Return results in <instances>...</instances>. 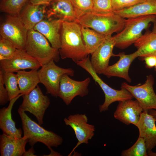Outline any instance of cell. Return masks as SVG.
Instances as JSON below:
<instances>
[{"mask_svg": "<svg viewBox=\"0 0 156 156\" xmlns=\"http://www.w3.org/2000/svg\"><path fill=\"white\" fill-rule=\"evenodd\" d=\"M126 21V19L114 12L101 14L91 12L81 17L77 22L82 26L107 36L121 31L125 27Z\"/></svg>", "mask_w": 156, "mask_h": 156, "instance_id": "cell-2", "label": "cell"}, {"mask_svg": "<svg viewBox=\"0 0 156 156\" xmlns=\"http://www.w3.org/2000/svg\"><path fill=\"white\" fill-rule=\"evenodd\" d=\"M120 57L118 61L114 64L109 66L103 74L108 78L116 77L123 78L130 83L131 79L129 75L128 71L132 62L138 57L136 51L128 55L124 53H120L115 55Z\"/></svg>", "mask_w": 156, "mask_h": 156, "instance_id": "cell-19", "label": "cell"}, {"mask_svg": "<svg viewBox=\"0 0 156 156\" xmlns=\"http://www.w3.org/2000/svg\"><path fill=\"white\" fill-rule=\"evenodd\" d=\"M22 95L19 94L10 101L7 107L0 109V128L3 133L12 138L19 139L22 138V131L21 129H17L15 122L12 119V110L13 106L18 99Z\"/></svg>", "mask_w": 156, "mask_h": 156, "instance_id": "cell-21", "label": "cell"}, {"mask_svg": "<svg viewBox=\"0 0 156 156\" xmlns=\"http://www.w3.org/2000/svg\"><path fill=\"white\" fill-rule=\"evenodd\" d=\"M28 0H1L0 10L8 14L18 15Z\"/></svg>", "mask_w": 156, "mask_h": 156, "instance_id": "cell-28", "label": "cell"}, {"mask_svg": "<svg viewBox=\"0 0 156 156\" xmlns=\"http://www.w3.org/2000/svg\"><path fill=\"white\" fill-rule=\"evenodd\" d=\"M154 79L152 75L146 76L145 82L139 86H133L122 83V87L128 90L142 107L143 111L156 109V94L153 88Z\"/></svg>", "mask_w": 156, "mask_h": 156, "instance_id": "cell-10", "label": "cell"}, {"mask_svg": "<svg viewBox=\"0 0 156 156\" xmlns=\"http://www.w3.org/2000/svg\"><path fill=\"white\" fill-rule=\"evenodd\" d=\"M155 70H156V66H155Z\"/></svg>", "mask_w": 156, "mask_h": 156, "instance_id": "cell-41", "label": "cell"}, {"mask_svg": "<svg viewBox=\"0 0 156 156\" xmlns=\"http://www.w3.org/2000/svg\"><path fill=\"white\" fill-rule=\"evenodd\" d=\"M138 57L144 58L149 56H156V34L148 31L134 43Z\"/></svg>", "mask_w": 156, "mask_h": 156, "instance_id": "cell-25", "label": "cell"}, {"mask_svg": "<svg viewBox=\"0 0 156 156\" xmlns=\"http://www.w3.org/2000/svg\"><path fill=\"white\" fill-rule=\"evenodd\" d=\"M114 12L123 18L127 19L150 15H156V0H146L133 6Z\"/></svg>", "mask_w": 156, "mask_h": 156, "instance_id": "cell-23", "label": "cell"}, {"mask_svg": "<svg viewBox=\"0 0 156 156\" xmlns=\"http://www.w3.org/2000/svg\"><path fill=\"white\" fill-rule=\"evenodd\" d=\"M81 32L86 51L89 55L93 53L107 36L91 29L81 26Z\"/></svg>", "mask_w": 156, "mask_h": 156, "instance_id": "cell-26", "label": "cell"}, {"mask_svg": "<svg viewBox=\"0 0 156 156\" xmlns=\"http://www.w3.org/2000/svg\"><path fill=\"white\" fill-rule=\"evenodd\" d=\"M92 12L98 14H108L114 12L112 0H93Z\"/></svg>", "mask_w": 156, "mask_h": 156, "instance_id": "cell-32", "label": "cell"}, {"mask_svg": "<svg viewBox=\"0 0 156 156\" xmlns=\"http://www.w3.org/2000/svg\"><path fill=\"white\" fill-rule=\"evenodd\" d=\"M3 73L0 70V105H3L9 101L7 90L3 80Z\"/></svg>", "mask_w": 156, "mask_h": 156, "instance_id": "cell-34", "label": "cell"}, {"mask_svg": "<svg viewBox=\"0 0 156 156\" xmlns=\"http://www.w3.org/2000/svg\"><path fill=\"white\" fill-rule=\"evenodd\" d=\"M76 63L85 70L91 75L104 93L105 100L103 104L100 105L99 107L100 112L108 110L110 105L114 102L123 101L132 99L134 98L131 94L125 88L121 87L120 90H115L105 83L93 68L90 63L89 55L85 59L77 62Z\"/></svg>", "mask_w": 156, "mask_h": 156, "instance_id": "cell-6", "label": "cell"}, {"mask_svg": "<svg viewBox=\"0 0 156 156\" xmlns=\"http://www.w3.org/2000/svg\"><path fill=\"white\" fill-rule=\"evenodd\" d=\"M28 138L24 136L16 139L3 133L0 135V153L1 156H23L26 150Z\"/></svg>", "mask_w": 156, "mask_h": 156, "instance_id": "cell-22", "label": "cell"}, {"mask_svg": "<svg viewBox=\"0 0 156 156\" xmlns=\"http://www.w3.org/2000/svg\"><path fill=\"white\" fill-rule=\"evenodd\" d=\"M146 66L149 68L155 67L156 65V56H149L144 58Z\"/></svg>", "mask_w": 156, "mask_h": 156, "instance_id": "cell-35", "label": "cell"}, {"mask_svg": "<svg viewBox=\"0 0 156 156\" xmlns=\"http://www.w3.org/2000/svg\"><path fill=\"white\" fill-rule=\"evenodd\" d=\"M77 19L91 12L93 0H70Z\"/></svg>", "mask_w": 156, "mask_h": 156, "instance_id": "cell-30", "label": "cell"}, {"mask_svg": "<svg viewBox=\"0 0 156 156\" xmlns=\"http://www.w3.org/2000/svg\"><path fill=\"white\" fill-rule=\"evenodd\" d=\"M66 125L70 126L74 130L78 142L68 156L70 155L80 145L88 144V140L94 135L95 127L88 123V118L85 114H77L69 116L64 119Z\"/></svg>", "mask_w": 156, "mask_h": 156, "instance_id": "cell-12", "label": "cell"}, {"mask_svg": "<svg viewBox=\"0 0 156 156\" xmlns=\"http://www.w3.org/2000/svg\"><path fill=\"white\" fill-rule=\"evenodd\" d=\"M28 32L18 15L8 14L0 24V36L9 40L18 49L25 50Z\"/></svg>", "mask_w": 156, "mask_h": 156, "instance_id": "cell-8", "label": "cell"}, {"mask_svg": "<svg viewBox=\"0 0 156 156\" xmlns=\"http://www.w3.org/2000/svg\"><path fill=\"white\" fill-rule=\"evenodd\" d=\"M53 0H28V3L34 5L47 6Z\"/></svg>", "mask_w": 156, "mask_h": 156, "instance_id": "cell-36", "label": "cell"}, {"mask_svg": "<svg viewBox=\"0 0 156 156\" xmlns=\"http://www.w3.org/2000/svg\"><path fill=\"white\" fill-rule=\"evenodd\" d=\"M22 96L23 101L19 108L32 114L36 117L38 123L42 125L45 112L50 103L49 98L43 94L38 85L29 94Z\"/></svg>", "mask_w": 156, "mask_h": 156, "instance_id": "cell-9", "label": "cell"}, {"mask_svg": "<svg viewBox=\"0 0 156 156\" xmlns=\"http://www.w3.org/2000/svg\"><path fill=\"white\" fill-rule=\"evenodd\" d=\"M53 60L42 65L38 70L40 83L45 87L47 93L58 96L60 83L64 74L73 76L74 71L71 68H63L56 65Z\"/></svg>", "mask_w": 156, "mask_h": 156, "instance_id": "cell-7", "label": "cell"}, {"mask_svg": "<svg viewBox=\"0 0 156 156\" xmlns=\"http://www.w3.org/2000/svg\"><path fill=\"white\" fill-rule=\"evenodd\" d=\"M17 49L10 41L0 36V60L11 57L14 54Z\"/></svg>", "mask_w": 156, "mask_h": 156, "instance_id": "cell-31", "label": "cell"}, {"mask_svg": "<svg viewBox=\"0 0 156 156\" xmlns=\"http://www.w3.org/2000/svg\"><path fill=\"white\" fill-rule=\"evenodd\" d=\"M16 73L18 87L22 95L29 94L40 83L38 70L28 71L21 70Z\"/></svg>", "mask_w": 156, "mask_h": 156, "instance_id": "cell-24", "label": "cell"}, {"mask_svg": "<svg viewBox=\"0 0 156 156\" xmlns=\"http://www.w3.org/2000/svg\"><path fill=\"white\" fill-rule=\"evenodd\" d=\"M154 26L152 30V32L156 34V19L154 23Z\"/></svg>", "mask_w": 156, "mask_h": 156, "instance_id": "cell-40", "label": "cell"}, {"mask_svg": "<svg viewBox=\"0 0 156 156\" xmlns=\"http://www.w3.org/2000/svg\"><path fill=\"white\" fill-rule=\"evenodd\" d=\"M3 77L10 101L21 94L18 83L17 75L14 73L5 72L3 73Z\"/></svg>", "mask_w": 156, "mask_h": 156, "instance_id": "cell-27", "label": "cell"}, {"mask_svg": "<svg viewBox=\"0 0 156 156\" xmlns=\"http://www.w3.org/2000/svg\"><path fill=\"white\" fill-rule=\"evenodd\" d=\"M18 112L21 118L23 132V136L27 137L31 146L38 142H40L49 148L57 147L62 143L63 139L60 136L48 131L31 119L25 112L19 108Z\"/></svg>", "mask_w": 156, "mask_h": 156, "instance_id": "cell-3", "label": "cell"}, {"mask_svg": "<svg viewBox=\"0 0 156 156\" xmlns=\"http://www.w3.org/2000/svg\"><path fill=\"white\" fill-rule=\"evenodd\" d=\"M68 76L65 74L62 76L58 95L66 105H69L77 96L83 97L88 95V87L90 81L89 77L83 81H77Z\"/></svg>", "mask_w": 156, "mask_h": 156, "instance_id": "cell-11", "label": "cell"}, {"mask_svg": "<svg viewBox=\"0 0 156 156\" xmlns=\"http://www.w3.org/2000/svg\"><path fill=\"white\" fill-rule=\"evenodd\" d=\"M122 156H148L147 151L144 139L139 137L135 143L129 149L123 150Z\"/></svg>", "mask_w": 156, "mask_h": 156, "instance_id": "cell-29", "label": "cell"}, {"mask_svg": "<svg viewBox=\"0 0 156 156\" xmlns=\"http://www.w3.org/2000/svg\"><path fill=\"white\" fill-rule=\"evenodd\" d=\"M35 153L34 148L33 146H32L28 151L25 152L23 154V156H36L34 154Z\"/></svg>", "mask_w": 156, "mask_h": 156, "instance_id": "cell-37", "label": "cell"}, {"mask_svg": "<svg viewBox=\"0 0 156 156\" xmlns=\"http://www.w3.org/2000/svg\"><path fill=\"white\" fill-rule=\"evenodd\" d=\"M50 44L43 35L34 29L28 31L25 50L42 65L52 60L57 62L60 59L59 49Z\"/></svg>", "mask_w": 156, "mask_h": 156, "instance_id": "cell-4", "label": "cell"}, {"mask_svg": "<svg viewBox=\"0 0 156 156\" xmlns=\"http://www.w3.org/2000/svg\"><path fill=\"white\" fill-rule=\"evenodd\" d=\"M149 114L155 119L156 122V110L154 109H150L148 110Z\"/></svg>", "mask_w": 156, "mask_h": 156, "instance_id": "cell-38", "label": "cell"}, {"mask_svg": "<svg viewBox=\"0 0 156 156\" xmlns=\"http://www.w3.org/2000/svg\"><path fill=\"white\" fill-rule=\"evenodd\" d=\"M114 38L112 35L107 36L105 39L91 55V66L98 75L103 74L109 66L110 57L115 56L113 53L115 46Z\"/></svg>", "mask_w": 156, "mask_h": 156, "instance_id": "cell-14", "label": "cell"}, {"mask_svg": "<svg viewBox=\"0 0 156 156\" xmlns=\"http://www.w3.org/2000/svg\"><path fill=\"white\" fill-rule=\"evenodd\" d=\"M59 51L62 59L70 58L75 63L89 55L83 40L81 26L77 22H62Z\"/></svg>", "mask_w": 156, "mask_h": 156, "instance_id": "cell-1", "label": "cell"}, {"mask_svg": "<svg viewBox=\"0 0 156 156\" xmlns=\"http://www.w3.org/2000/svg\"><path fill=\"white\" fill-rule=\"evenodd\" d=\"M46 7L45 5H34L27 3L23 8L18 16L28 31L47 18Z\"/></svg>", "mask_w": 156, "mask_h": 156, "instance_id": "cell-20", "label": "cell"}, {"mask_svg": "<svg viewBox=\"0 0 156 156\" xmlns=\"http://www.w3.org/2000/svg\"><path fill=\"white\" fill-rule=\"evenodd\" d=\"M48 19L63 21H76L77 18L70 0H53L46 8Z\"/></svg>", "mask_w": 156, "mask_h": 156, "instance_id": "cell-16", "label": "cell"}, {"mask_svg": "<svg viewBox=\"0 0 156 156\" xmlns=\"http://www.w3.org/2000/svg\"><path fill=\"white\" fill-rule=\"evenodd\" d=\"M156 121L148 113L143 111L140 114L139 121L136 126L138 128L139 137L143 138L147 151L152 150L156 146Z\"/></svg>", "mask_w": 156, "mask_h": 156, "instance_id": "cell-17", "label": "cell"}, {"mask_svg": "<svg viewBox=\"0 0 156 156\" xmlns=\"http://www.w3.org/2000/svg\"><path fill=\"white\" fill-rule=\"evenodd\" d=\"M62 22L58 19L46 18L37 24L33 29L43 35L53 47L59 49Z\"/></svg>", "mask_w": 156, "mask_h": 156, "instance_id": "cell-18", "label": "cell"}, {"mask_svg": "<svg viewBox=\"0 0 156 156\" xmlns=\"http://www.w3.org/2000/svg\"><path fill=\"white\" fill-rule=\"evenodd\" d=\"M143 110L137 100L132 99L119 101L114 113V117L123 123L135 126L140 119V115Z\"/></svg>", "mask_w": 156, "mask_h": 156, "instance_id": "cell-15", "label": "cell"}, {"mask_svg": "<svg viewBox=\"0 0 156 156\" xmlns=\"http://www.w3.org/2000/svg\"><path fill=\"white\" fill-rule=\"evenodd\" d=\"M148 156H156V153L153 152L152 150L147 151Z\"/></svg>", "mask_w": 156, "mask_h": 156, "instance_id": "cell-39", "label": "cell"}, {"mask_svg": "<svg viewBox=\"0 0 156 156\" xmlns=\"http://www.w3.org/2000/svg\"><path fill=\"white\" fill-rule=\"evenodd\" d=\"M146 0H112V5L113 12L128 8Z\"/></svg>", "mask_w": 156, "mask_h": 156, "instance_id": "cell-33", "label": "cell"}, {"mask_svg": "<svg viewBox=\"0 0 156 156\" xmlns=\"http://www.w3.org/2000/svg\"><path fill=\"white\" fill-rule=\"evenodd\" d=\"M42 66L25 50L18 49L11 57L0 60V70L3 73L16 72L28 69L38 70Z\"/></svg>", "mask_w": 156, "mask_h": 156, "instance_id": "cell-13", "label": "cell"}, {"mask_svg": "<svg viewBox=\"0 0 156 156\" xmlns=\"http://www.w3.org/2000/svg\"><path fill=\"white\" fill-rule=\"evenodd\" d=\"M156 15H150L128 18L123 29L115 35V46L121 49L127 48L142 35V31L147 28L150 23H154Z\"/></svg>", "mask_w": 156, "mask_h": 156, "instance_id": "cell-5", "label": "cell"}]
</instances>
